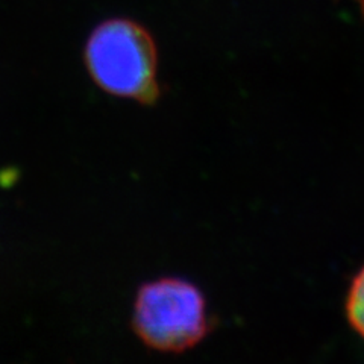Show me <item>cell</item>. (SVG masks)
<instances>
[{
  "mask_svg": "<svg viewBox=\"0 0 364 364\" xmlns=\"http://www.w3.org/2000/svg\"><path fill=\"white\" fill-rule=\"evenodd\" d=\"M349 326L364 340V266L352 278L345 301Z\"/></svg>",
  "mask_w": 364,
  "mask_h": 364,
  "instance_id": "obj_3",
  "label": "cell"
},
{
  "mask_svg": "<svg viewBox=\"0 0 364 364\" xmlns=\"http://www.w3.org/2000/svg\"><path fill=\"white\" fill-rule=\"evenodd\" d=\"M352 4H355V6L358 8V11L361 13V16L364 17V0H350Z\"/></svg>",
  "mask_w": 364,
  "mask_h": 364,
  "instance_id": "obj_4",
  "label": "cell"
},
{
  "mask_svg": "<svg viewBox=\"0 0 364 364\" xmlns=\"http://www.w3.org/2000/svg\"><path fill=\"white\" fill-rule=\"evenodd\" d=\"M132 329L161 354H184L208 337L213 322L202 290L181 278H159L139 289Z\"/></svg>",
  "mask_w": 364,
  "mask_h": 364,
  "instance_id": "obj_2",
  "label": "cell"
},
{
  "mask_svg": "<svg viewBox=\"0 0 364 364\" xmlns=\"http://www.w3.org/2000/svg\"><path fill=\"white\" fill-rule=\"evenodd\" d=\"M85 64L105 93L154 105L161 96L158 49L152 33L129 18H111L93 29L85 44Z\"/></svg>",
  "mask_w": 364,
  "mask_h": 364,
  "instance_id": "obj_1",
  "label": "cell"
}]
</instances>
